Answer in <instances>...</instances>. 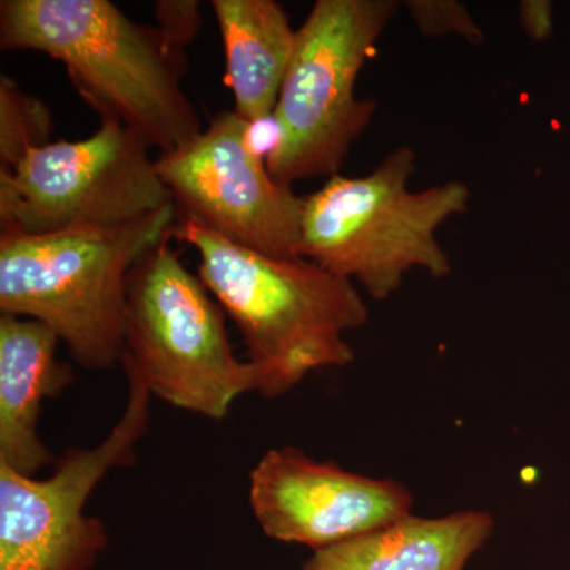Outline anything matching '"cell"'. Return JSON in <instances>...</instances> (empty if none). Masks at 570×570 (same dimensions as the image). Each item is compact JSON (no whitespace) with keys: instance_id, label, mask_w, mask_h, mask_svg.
<instances>
[{"instance_id":"6da1fadb","label":"cell","mask_w":570,"mask_h":570,"mask_svg":"<svg viewBox=\"0 0 570 570\" xmlns=\"http://www.w3.org/2000/svg\"><path fill=\"white\" fill-rule=\"evenodd\" d=\"M0 48L62 62L100 121L121 124L149 148L174 151L202 134L181 88L184 51L110 0H2Z\"/></svg>"},{"instance_id":"7a4b0ae2","label":"cell","mask_w":570,"mask_h":570,"mask_svg":"<svg viewBox=\"0 0 570 570\" xmlns=\"http://www.w3.org/2000/svg\"><path fill=\"white\" fill-rule=\"evenodd\" d=\"M174 239L194 247L198 277L242 333L255 392L276 400L324 367L354 362L344 340L370 311L352 281L307 258H279L236 245L178 217Z\"/></svg>"},{"instance_id":"3957f363","label":"cell","mask_w":570,"mask_h":570,"mask_svg":"<svg viewBox=\"0 0 570 570\" xmlns=\"http://www.w3.org/2000/svg\"><path fill=\"white\" fill-rule=\"evenodd\" d=\"M176 220L170 205L119 227L0 234V314L50 326L86 370L121 363L127 277Z\"/></svg>"},{"instance_id":"277c9868","label":"cell","mask_w":570,"mask_h":570,"mask_svg":"<svg viewBox=\"0 0 570 570\" xmlns=\"http://www.w3.org/2000/svg\"><path fill=\"white\" fill-rule=\"evenodd\" d=\"M414 171V149L400 146L371 174L335 175L306 195L299 257L355 281L377 302L395 294L412 269L436 279L449 276L452 265L436 232L466 213L471 190L449 181L411 193Z\"/></svg>"},{"instance_id":"5b68a950","label":"cell","mask_w":570,"mask_h":570,"mask_svg":"<svg viewBox=\"0 0 570 570\" xmlns=\"http://www.w3.org/2000/svg\"><path fill=\"white\" fill-rule=\"evenodd\" d=\"M171 239L146 250L127 277L121 362L153 396L220 422L239 396L255 392L254 367L236 358L223 307Z\"/></svg>"},{"instance_id":"8992f818","label":"cell","mask_w":570,"mask_h":570,"mask_svg":"<svg viewBox=\"0 0 570 570\" xmlns=\"http://www.w3.org/2000/svg\"><path fill=\"white\" fill-rule=\"evenodd\" d=\"M400 3L317 0L296 31L273 121L266 167L277 183L337 175L377 104L358 99L356 80Z\"/></svg>"},{"instance_id":"52a82bcc","label":"cell","mask_w":570,"mask_h":570,"mask_svg":"<svg viewBox=\"0 0 570 570\" xmlns=\"http://www.w3.org/2000/svg\"><path fill=\"white\" fill-rule=\"evenodd\" d=\"M149 149L116 122L85 140L29 149L0 171V234L119 227L175 205Z\"/></svg>"},{"instance_id":"ba28073f","label":"cell","mask_w":570,"mask_h":570,"mask_svg":"<svg viewBox=\"0 0 570 570\" xmlns=\"http://www.w3.org/2000/svg\"><path fill=\"white\" fill-rule=\"evenodd\" d=\"M121 365L126 411L99 445L67 450L45 479L0 464V570H91L107 549V528L86 504L111 469L134 466L153 396L138 371Z\"/></svg>"},{"instance_id":"9c48e42d","label":"cell","mask_w":570,"mask_h":570,"mask_svg":"<svg viewBox=\"0 0 570 570\" xmlns=\"http://www.w3.org/2000/svg\"><path fill=\"white\" fill-rule=\"evenodd\" d=\"M253 127L234 110L219 112L193 140L160 153L157 174L178 217L269 257H299L305 197L269 174Z\"/></svg>"},{"instance_id":"30bf717a","label":"cell","mask_w":570,"mask_h":570,"mask_svg":"<svg viewBox=\"0 0 570 570\" xmlns=\"http://www.w3.org/2000/svg\"><path fill=\"white\" fill-rule=\"evenodd\" d=\"M414 498L395 479H373L294 448L272 449L249 474V505L268 538L314 551L387 527Z\"/></svg>"},{"instance_id":"8fae6325","label":"cell","mask_w":570,"mask_h":570,"mask_svg":"<svg viewBox=\"0 0 570 570\" xmlns=\"http://www.w3.org/2000/svg\"><path fill=\"white\" fill-rule=\"evenodd\" d=\"M59 343L39 321L0 314V464L31 478L55 461L39 434L41 404L73 382Z\"/></svg>"},{"instance_id":"7c38bea8","label":"cell","mask_w":570,"mask_h":570,"mask_svg":"<svg viewBox=\"0 0 570 570\" xmlns=\"http://www.w3.org/2000/svg\"><path fill=\"white\" fill-rule=\"evenodd\" d=\"M482 510L422 519L409 513L367 534L314 551L303 570H464L493 532Z\"/></svg>"},{"instance_id":"4fadbf2b","label":"cell","mask_w":570,"mask_h":570,"mask_svg":"<svg viewBox=\"0 0 570 570\" xmlns=\"http://www.w3.org/2000/svg\"><path fill=\"white\" fill-rule=\"evenodd\" d=\"M234 111L253 124L273 118L296 31L276 0H213Z\"/></svg>"},{"instance_id":"5bb4252c","label":"cell","mask_w":570,"mask_h":570,"mask_svg":"<svg viewBox=\"0 0 570 570\" xmlns=\"http://www.w3.org/2000/svg\"><path fill=\"white\" fill-rule=\"evenodd\" d=\"M52 116L39 97L22 91L9 75L0 77V171H10L24 154L50 142Z\"/></svg>"},{"instance_id":"9a60e30c","label":"cell","mask_w":570,"mask_h":570,"mask_svg":"<svg viewBox=\"0 0 570 570\" xmlns=\"http://www.w3.org/2000/svg\"><path fill=\"white\" fill-rule=\"evenodd\" d=\"M406 6L425 36H459L474 45L483 40L482 29L472 20L466 7L455 0H411Z\"/></svg>"},{"instance_id":"2e32d148","label":"cell","mask_w":570,"mask_h":570,"mask_svg":"<svg viewBox=\"0 0 570 570\" xmlns=\"http://www.w3.org/2000/svg\"><path fill=\"white\" fill-rule=\"evenodd\" d=\"M157 29L164 39L184 51L194 43L204 26L200 2L197 0H159L156 3Z\"/></svg>"},{"instance_id":"e0dca14e","label":"cell","mask_w":570,"mask_h":570,"mask_svg":"<svg viewBox=\"0 0 570 570\" xmlns=\"http://www.w3.org/2000/svg\"><path fill=\"white\" fill-rule=\"evenodd\" d=\"M520 21L532 40H546L553 32V6L547 0H524L520 3Z\"/></svg>"}]
</instances>
